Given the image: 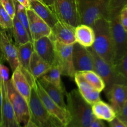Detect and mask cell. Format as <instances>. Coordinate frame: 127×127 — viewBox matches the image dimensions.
<instances>
[{
	"label": "cell",
	"instance_id": "cell-40",
	"mask_svg": "<svg viewBox=\"0 0 127 127\" xmlns=\"http://www.w3.org/2000/svg\"><path fill=\"white\" fill-rule=\"evenodd\" d=\"M43 3L47 5L51 10L54 12V2L53 0H42Z\"/></svg>",
	"mask_w": 127,
	"mask_h": 127
},
{
	"label": "cell",
	"instance_id": "cell-9",
	"mask_svg": "<svg viewBox=\"0 0 127 127\" xmlns=\"http://www.w3.org/2000/svg\"><path fill=\"white\" fill-rule=\"evenodd\" d=\"M54 12L60 21L76 27L81 24L76 0H53Z\"/></svg>",
	"mask_w": 127,
	"mask_h": 127
},
{
	"label": "cell",
	"instance_id": "cell-7",
	"mask_svg": "<svg viewBox=\"0 0 127 127\" xmlns=\"http://www.w3.org/2000/svg\"><path fill=\"white\" fill-rule=\"evenodd\" d=\"M7 97L11 102L19 123L22 127L27 124L31 119L28 102L17 91L11 79L5 82Z\"/></svg>",
	"mask_w": 127,
	"mask_h": 127
},
{
	"label": "cell",
	"instance_id": "cell-27",
	"mask_svg": "<svg viewBox=\"0 0 127 127\" xmlns=\"http://www.w3.org/2000/svg\"><path fill=\"white\" fill-rule=\"evenodd\" d=\"M86 81L97 91L101 93L105 89V83L100 76L94 71H85L80 72Z\"/></svg>",
	"mask_w": 127,
	"mask_h": 127
},
{
	"label": "cell",
	"instance_id": "cell-8",
	"mask_svg": "<svg viewBox=\"0 0 127 127\" xmlns=\"http://www.w3.org/2000/svg\"><path fill=\"white\" fill-rule=\"evenodd\" d=\"M55 58L53 65L60 67L62 75L74 78L76 71L73 61V45H64L53 42Z\"/></svg>",
	"mask_w": 127,
	"mask_h": 127
},
{
	"label": "cell",
	"instance_id": "cell-4",
	"mask_svg": "<svg viewBox=\"0 0 127 127\" xmlns=\"http://www.w3.org/2000/svg\"><path fill=\"white\" fill-rule=\"evenodd\" d=\"M112 0H76L81 24L91 26L100 18L107 19Z\"/></svg>",
	"mask_w": 127,
	"mask_h": 127
},
{
	"label": "cell",
	"instance_id": "cell-38",
	"mask_svg": "<svg viewBox=\"0 0 127 127\" xmlns=\"http://www.w3.org/2000/svg\"><path fill=\"white\" fill-rule=\"evenodd\" d=\"M19 3L21 4L22 6H23L26 9H31V3H30L29 0H16Z\"/></svg>",
	"mask_w": 127,
	"mask_h": 127
},
{
	"label": "cell",
	"instance_id": "cell-6",
	"mask_svg": "<svg viewBox=\"0 0 127 127\" xmlns=\"http://www.w3.org/2000/svg\"><path fill=\"white\" fill-rule=\"evenodd\" d=\"M91 53L94 62V71L97 73L105 83V93L106 94L114 84H124L127 83L122 76L117 71L115 67L105 62L99 57L92 47L88 48Z\"/></svg>",
	"mask_w": 127,
	"mask_h": 127
},
{
	"label": "cell",
	"instance_id": "cell-43",
	"mask_svg": "<svg viewBox=\"0 0 127 127\" xmlns=\"http://www.w3.org/2000/svg\"><path fill=\"white\" fill-rule=\"evenodd\" d=\"M29 1H41V2H43L42 0H29Z\"/></svg>",
	"mask_w": 127,
	"mask_h": 127
},
{
	"label": "cell",
	"instance_id": "cell-36",
	"mask_svg": "<svg viewBox=\"0 0 127 127\" xmlns=\"http://www.w3.org/2000/svg\"><path fill=\"white\" fill-rule=\"evenodd\" d=\"M109 125L110 127H127V125L118 117L115 118L112 121L109 122Z\"/></svg>",
	"mask_w": 127,
	"mask_h": 127
},
{
	"label": "cell",
	"instance_id": "cell-28",
	"mask_svg": "<svg viewBox=\"0 0 127 127\" xmlns=\"http://www.w3.org/2000/svg\"><path fill=\"white\" fill-rule=\"evenodd\" d=\"M62 75V71L60 67L57 65H53L50 69L40 78L50 83L58 89L64 91L61 81Z\"/></svg>",
	"mask_w": 127,
	"mask_h": 127
},
{
	"label": "cell",
	"instance_id": "cell-23",
	"mask_svg": "<svg viewBox=\"0 0 127 127\" xmlns=\"http://www.w3.org/2000/svg\"><path fill=\"white\" fill-rule=\"evenodd\" d=\"M48 96L53 99L58 105L64 109H67L66 104L64 101V91L58 89L47 81L40 78L37 79Z\"/></svg>",
	"mask_w": 127,
	"mask_h": 127
},
{
	"label": "cell",
	"instance_id": "cell-1",
	"mask_svg": "<svg viewBox=\"0 0 127 127\" xmlns=\"http://www.w3.org/2000/svg\"><path fill=\"white\" fill-rule=\"evenodd\" d=\"M125 6L127 0H112L107 17L114 43V66L119 64L127 48V32L120 21V12Z\"/></svg>",
	"mask_w": 127,
	"mask_h": 127
},
{
	"label": "cell",
	"instance_id": "cell-34",
	"mask_svg": "<svg viewBox=\"0 0 127 127\" xmlns=\"http://www.w3.org/2000/svg\"><path fill=\"white\" fill-rule=\"evenodd\" d=\"M120 21L123 27L127 32V6L122 9L120 12Z\"/></svg>",
	"mask_w": 127,
	"mask_h": 127
},
{
	"label": "cell",
	"instance_id": "cell-29",
	"mask_svg": "<svg viewBox=\"0 0 127 127\" xmlns=\"http://www.w3.org/2000/svg\"><path fill=\"white\" fill-rule=\"evenodd\" d=\"M12 27L13 19L10 17L0 2V28L6 31L9 35L12 37Z\"/></svg>",
	"mask_w": 127,
	"mask_h": 127
},
{
	"label": "cell",
	"instance_id": "cell-21",
	"mask_svg": "<svg viewBox=\"0 0 127 127\" xmlns=\"http://www.w3.org/2000/svg\"><path fill=\"white\" fill-rule=\"evenodd\" d=\"M76 42L86 48L93 46L95 34L93 27L88 25L81 24L75 27Z\"/></svg>",
	"mask_w": 127,
	"mask_h": 127
},
{
	"label": "cell",
	"instance_id": "cell-19",
	"mask_svg": "<svg viewBox=\"0 0 127 127\" xmlns=\"http://www.w3.org/2000/svg\"><path fill=\"white\" fill-rule=\"evenodd\" d=\"M11 80L15 89L29 102L32 87L22 73L20 66L12 72Z\"/></svg>",
	"mask_w": 127,
	"mask_h": 127
},
{
	"label": "cell",
	"instance_id": "cell-42",
	"mask_svg": "<svg viewBox=\"0 0 127 127\" xmlns=\"http://www.w3.org/2000/svg\"><path fill=\"white\" fill-rule=\"evenodd\" d=\"M5 61H6V60H5L3 53H2V50H1V47H0V64H3Z\"/></svg>",
	"mask_w": 127,
	"mask_h": 127
},
{
	"label": "cell",
	"instance_id": "cell-18",
	"mask_svg": "<svg viewBox=\"0 0 127 127\" xmlns=\"http://www.w3.org/2000/svg\"><path fill=\"white\" fill-rule=\"evenodd\" d=\"M74 79L78 86V91L88 104L92 105L100 100V92L94 89L84 79L80 72H76Z\"/></svg>",
	"mask_w": 127,
	"mask_h": 127
},
{
	"label": "cell",
	"instance_id": "cell-5",
	"mask_svg": "<svg viewBox=\"0 0 127 127\" xmlns=\"http://www.w3.org/2000/svg\"><path fill=\"white\" fill-rule=\"evenodd\" d=\"M30 120L38 127H64L60 122L48 113L40 99L35 89V84L32 88L29 101Z\"/></svg>",
	"mask_w": 127,
	"mask_h": 127
},
{
	"label": "cell",
	"instance_id": "cell-14",
	"mask_svg": "<svg viewBox=\"0 0 127 127\" xmlns=\"http://www.w3.org/2000/svg\"><path fill=\"white\" fill-rule=\"evenodd\" d=\"M27 14L32 42L33 40H35L42 37H50L52 32V28L32 9H27Z\"/></svg>",
	"mask_w": 127,
	"mask_h": 127
},
{
	"label": "cell",
	"instance_id": "cell-2",
	"mask_svg": "<svg viewBox=\"0 0 127 127\" xmlns=\"http://www.w3.org/2000/svg\"><path fill=\"white\" fill-rule=\"evenodd\" d=\"M66 107L70 122L66 127H89L95 119L92 112L91 105L81 95L78 89L66 93Z\"/></svg>",
	"mask_w": 127,
	"mask_h": 127
},
{
	"label": "cell",
	"instance_id": "cell-37",
	"mask_svg": "<svg viewBox=\"0 0 127 127\" xmlns=\"http://www.w3.org/2000/svg\"><path fill=\"white\" fill-rule=\"evenodd\" d=\"M89 127H107L105 124L103 122V120H99L95 118L92 123L91 124V125Z\"/></svg>",
	"mask_w": 127,
	"mask_h": 127
},
{
	"label": "cell",
	"instance_id": "cell-15",
	"mask_svg": "<svg viewBox=\"0 0 127 127\" xmlns=\"http://www.w3.org/2000/svg\"><path fill=\"white\" fill-rule=\"evenodd\" d=\"M33 50L41 58L50 65L53 66L55 62V44L50 37H42L32 41Z\"/></svg>",
	"mask_w": 127,
	"mask_h": 127
},
{
	"label": "cell",
	"instance_id": "cell-33",
	"mask_svg": "<svg viewBox=\"0 0 127 127\" xmlns=\"http://www.w3.org/2000/svg\"><path fill=\"white\" fill-rule=\"evenodd\" d=\"M9 79V71L7 66L0 64V80L7 82Z\"/></svg>",
	"mask_w": 127,
	"mask_h": 127
},
{
	"label": "cell",
	"instance_id": "cell-31",
	"mask_svg": "<svg viewBox=\"0 0 127 127\" xmlns=\"http://www.w3.org/2000/svg\"><path fill=\"white\" fill-rule=\"evenodd\" d=\"M115 67L117 71L124 78L127 85V48L123 58H122L119 64L115 66Z\"/></svg>",
	"mask_w": 127,
	"mask_h": 127
},
{
	"label": "cell",
	"instance_id": "cell-17",
	"mask_svg": "<svg viewBox=\"0 0 127 127\" xmlns=\"http://www.w3.org/2000/svg\"><path fill=\"white\" fill-rule=\"evenodd\" d=\"M112 107L117 115L127 102V86L114 84L106 94Z\"/></svg>",
	"mask_w": 127,
	"mask_h": 127
},
{
	"label": "cell",
	"instance_id": "cell-44",
	"mask_svg": "<svg viewBox=\"0 0 127 127\" xmlns=\"http://www.w3.org/2000/svg\"><path fill=\"white\" fill-rule=\"evenodd\" d=\"M1 28H0V31H1Z\"/></svg>",
	"mask_w": 127,
	"mask_h": 127
},
{
	"label": "cell",
	"instance_id": "cell-32",
	"mask_svg": "<svg viewBox=\"0 0 127 127\" xmlns=\"http://www.w3.org/2000/svg\"><path fill=\"white\" fill-rule=\"evenodd\" d=\"M0 2L10 17L13 19L16 14L14 0H0Z\"/></svg>",
	"mask_w": 127,
	"mask_h": 127
},
{
	"label": "cell",
	"instance_id": "cell-25",
	"mask_svg": "<svg viewBox=\"0 0 127 127\" xmlns=\"http://www.w3.org/2000/svg\"><path fill=\"white\" fill-rule=\"evenodd\" d=\"M16 47L18 51V58L20 67L23 70L27 71L29 73H31L30 70V62H31L32 53L34 51L33 43L31 41H30L27 43L21 45Z\"/></svg>",
	"mask_w": 127,
	"mask_h": 127
},
{
	"label": "cell",
	"instance_id": "cell-39",
	"mask_svg": "<svg viewBox=\"0 0 127 127\" xmlns=\"http://www.w3.org/2000/svg\"><path fill=\"white\" fill-rule=\"evenodd\" d=\"M2 91H1V81H0V127L2 124Z\"/></svg>",
	"mask_w": 127,
	"mask_h": 127
},
{
	"label": "cell",
	"instance_id": "cell-12",
	"mask_svg": "<svg viewBox=\"0 0 127 127\" xmlns=\"http://www.w3.org/2000/svg\"><path fill=\"white\" fill-rule=\"evenodd\" d=\"M0 47L6 62L9 63L13 72L20 66L18 58V51L13 43L12 37L6 31H0Z\"/></svg>",
	"mask_w": 127,
	"mask_h": 127
},
{
	"label": "cell",
	"instance_id": "cell-11",
	"mask_svg": "<svg viewBox=\"0 0 127 127\" xmlns=\"http://www.w3.org/2000/svg\"><path fill=\"white\" fill-rule=\"evenodd\" d=\"M73 66L76 72L94 71V62L88 48L76 42L73 47Z\"/></svg>",
	"mask_w": 127,
	"mask_h": 127
},
{
	"label": "cell",
	"instance_id": "cell-13",
	"mask_svg": "<svg viewBox=\"0 0 127 127\" xmlns=\"http://www.w3.org/2000/svg\"><path fill=\"white\" fill-rule=\"evenodd\" d=\"M50 37L53 42L64 45H73L76 42L75 27L58 21L52 27Z\"/></svg>",
	"mask_w": 127,
	"mask_h": 127
},
{
	"label": "cell",
	"instance_id": "cell-10",
	"mask_svg": "<svg viewBox=\"0 0 127 127\" xmlns=\"http://www.w3.org/2000/svg\"><path fill=\"white\" fill-rule=\"evenodd\" d=\"M35 89L40 99L48 113L60 122L64 127L68 126L70 122V115L68 110L58 105L53 99H51L41 86L37 79L36 80Z\"/></svg>",
	"mask_w": 127,
	"mask_h": 127
},
{
	"label": "cell",
	"instance_id": "cell-24",
	"mask_svg": "<svg viewBox=\"0 0 127 127\" xmlns=\"http://www.w3.org/2000/svg\"><path fill=\"white\" fill-rule=\"evenodd\" d=\"M52 66L45 62L35 51L32 53L30 62V70L35 79H38L47 73Z\"/></svg>",
	"mask_w": 127,
	"mask_h": 127
},
{
	"label": "cell",
	"instance_id": "cell-35",
	"mask_svg": "<svg viewBox=\"0 0 127 127\" xmlns=\"http://www.w3.org/2000/svg\"><path fill=\"white\" fill-rule=\"evenodd\" d=\"M117 117L119 118L121 121L127 125V102L121 112L117 115Z\"/></svg>",
	"mask_w": 127,
	"mask_h": 127
},
{
	"label": "cell",
	"instance_id": "cell-26",
	"mask_svg": "<svg viewBox=\"0 0 127 127\" xmlns=\"http://www.w3.org/2000/svg\"><path fill=\"white\" fill-rule=\"evenodd\" d=\"M12 33L14 40V44L16 47L27 43L30 41L32 42L31 35L16 16L13 18Z\"/></svg>",
	"mask_w": 127,
	"mask_h": 127
},
{
	"label": "cell",
	"instance_id": "cell-30",
	"mask_svg": "<svg viewBox=\"0 0 127 127\" xmlns=\"http://www.w3.org/2000/svg\"><path fill=\"white\" fill-rule=\"evenodd\" d=\"M14 3L15 8H16L15 16L17 17V19L23 25L24 27L26 29L27 32L31 35L29 31V20L27 14V9L23 6H22L21 4L19 3L16 0H14Z\"/></svg>",
	"mask_w": 127,
	"mask_h": 127
},
{
	"label": "cell",
	"instance_id": "cell-16",
	"mask_svg": "<svg viewBox=\"0 0 127 127\" xmlns=\"http://www.w3.org/2000/svg\"><path fill=\"white\" fill-rule=\"evenodd\" d=\"M1 81L2 91V124L1 127H23L19 123L7 97L5 82Z\"/></svg>",
	"mask_w": 127,
	"mask_h": 127
},
{
	"label": "cell",
	"instance_id": "cell-3",
	"mask_svg": "<svg viewBox=\"0 0 127 127\" xmlns=\"http://www.w3.org/2000/svg\"><path fill=\"white\" fill-rule=\"evenodd\" d=\"M95 39L92 48L105 62L114 66V43L108 19L100 18L91 26Z\"/></svg>",
	"mask_w": 127,
	"mask_h": 127
},
{
	"label": "cell",
	"instance_id": "cell-41",
	"mask_svg": "<svg viewBox=\"0 0 127 127\" xmlns=\"http://www.w3.org/2000/svg\"><path fill=\"white\" fill-rule=\"evenodd\" d=\"M23 127H38V126L35 125L33 122L31 121V120L27 122V124L26 125H25L24 126H23Z\"/></svg>",
	"mask_w": 127,
	"mask_h": 127
},
{
	"label": "cell",
	"instance_id": "cell-20",
	"mask_svg": "<svg viewBox=\"0 0 127 127\" xmlns=\"http://www.w3.org/2000/svg\"><path fill=\"white\" fill-rule=\"evenodd\" d=\"M30 3L31 9H32L51 28L59 21L55 12L43 2L38 1H30Z\"/></svg>",
	"mask_w": 127,
	"mask_h": 127
},
{
	"label": "cell",
	"instance_id": "cell-22",
	"mask_svg": "<svg viewBox=\"0 0 127 127\" xmlns=\"http://www.w3.org/2000/svg\"><path fill=\"white\" fill-rule=\"evenodd\" d=\"M92 112L95 118L110 122L117 117V114L111 105L100 99L91 105Z\"/></svg>",
	"mask_w": 127,
	"mask_h": 127
}]
</instances>
